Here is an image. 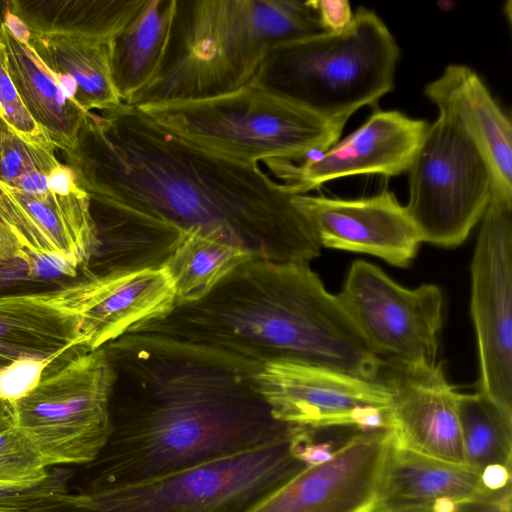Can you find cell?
<instances>
[{"label": "cell", "mask_w": 512, "mask_h": 512, "mask_svg": "<svg viewBox=\"0 0 512 512\" xmlns=\"http://www.w3.org/2000/svg\"><path fill=\"white\" fill-rule=\"evenodd\" d=\"M64 156L90 197L99 275L162 268L190 231L276 263L320 255L292 195L258 164L194 146L132 105L89 112Z\"/></svg>", "instance_id": "6da1fadb"}, {"label": "cell", "mask_w": 512, "mask_h": 512, "mask_svg": "<svg viewBox=\"0 0 512 512\" xmlns=\"http://www.w3.org/2000/svg\"><path fill=\"white\" fill-rule=\"evenodd\" d=\"M114 369L109 438L79 491L137 484L292 434L260 395L262 365L223 351L126 333L104 345Z\"/></svg>", "instance_id": "7a4b0ae2"}, {"label": "cell", "mask_w": 512, "mask_h": 512, "mask_svg": "<svg viewBox=\"0 0 512 512\" xmlns=\"http://www.w3.org/2000/svg\"><path fill=\"white\" fill-rule=\"evenodd\" d=\"M127 333L211 348L260 365L289 361L379 382L383 365L307 263L251 258L198 301Z\"/></svg>", "instance_id": "3957f363"}, {"label": "cell", "mask_w": 512, "mask_h": 512, "mask_svg": "<svg viewBox=\"0 0 512 512\" xmlns=\"http://www.w3.org/2000/svg\"><path fill=\"white\" fill-rule=\"evenodd\" d=\"M324 32L311 0H177L162 65L127 105L233 92L253 81L273 46Z\"/></svg>", "instance_id": "277c9868"}, {"label": "cell", "mask_w": 512, "mask_h": 512, "mask_svg": "<svg viewBox=\"0 0 512 512\" xmlns=\"http://www.w3.org/2000/svg\"><path fill=\"white\" fill-rule=\"evenodd\" d=\"M399 58L397 41L383 20L358 7L344 30L273 46L253 81L345 125L358 109L393 89Z\"/></svg>", "instance_id": "5b68a950"}, {"label": "cell", "mask_w": 512, "mask_h": 512, "mask_svg": "<svg viewBox=\"0 0 512 512\" xmlns=\"http://www.w3.org/2000/svg\"><path fill=\"white\" fill-rule=\"evenodd\" d=\"M136 108L186 142L244 164L322 153L339 140L345 126L255 81L211 98Z\"/></svg>", "instance_id": "8992f818"}, {"label": "cell", "mask_w": 512, "mask_h": 512, "mask_svg": "<svg viewBox=\"0 0 512 512\" xmlns=\"http://www.w3.org/2000/svg\"><path fill=\"white\" fill-rule=\"evenodd\" d=\"M305 430L137 484L66 492L29 512H251L306 468Z\"/></svg>", "instance_id": "52a82bcc"}, {"label": "cell", "mask_w": 512, "mask_h": 512, "mask_svg": "<svg viewBox=\"0 0 512 512\" xmlns=\"http://www.w3.org/2000/svg\"><path fill=\"white\" fill-rule=\"evenodd\" d=\"M115 373L106 349H74L53 360L39 383L12 402L15 426L50 469L91 463L110 432Z\"/></svg>", "instance_id": "ba28073f"}, {"label": "cell", "mask_w": 512, "mask_h": 512, "mask_svg": "<svg viewBox=\"0 0 512 512\" xmlns=\"http://www.w3.org/2000/svg\"><path fill=\"white\" fill-rule=\"evenodd\" d=\"M407 174L405 208L421 241L441 247L463 243L492 195L489 166L473 142L438 115Z\"/></svg>", "instance_id": "9c48e42d"}, {"label": "cell", "mask_w": 512, "mask_h": 512, "mask_svg": "<svg viewBox=\"0 0 512 512\" xmlns=\"http://www.w3.org/2000/svg\"><path fill=\"white\" fill-rule=\"evenodd\" d=\"M371 350L404 367L434 366L443 294L434 284L407 289L372 263H352L337 294Z\"/></svg>", "instance_id": "30bf717a"}, {"label": "cell", "mask_w": 512, "mask_h": 512, "mask_svg": "<svg viewBox=\"0 0 512 512\" xmlns=\"http://www.w3.org/2000/svg\"><path fill=\"white\" fill-rule=\"evenodd\" d=\"M478 391L512 415V200L492 192L471 261Z\"/></svg>", "instance_id": "8fae6325"}, {"label": "cell", "mask_w": 512, "mask_h": 512, "mask_svg": "<svg viewBox=\"0 0 512 512\" xmlns=\"http://www.w3.org/2000/svg\"><path fill=\"white\" fill-rule=\"evenodd\" d=\"M255 382L278 421L308 428L393 430L391 395L380 382L289 361L262 365Z\"/></svg>", "instance_id": "7c38bea8"}, {"label": "cell", "mask_w": 512, "mask_h": 512, "mask_svg": "<svg viewBox=\"0 0 512 512\" xmlns=\"http://www.w3.org/2000/svg\"><path fill=\"white\" fill-rule=\"evenodd\" d=\"M429 124L397 110H376L356 130L326 151L291 161L269 158L267 167L289 195L307 194L331 180L407 173Z\"/></svg>", "instance_id": "4fadbf2b"}, {"label": "cell", "mask_w": 512, "mask_h": 512, "mask_svg": "<svg viewBox=\"0 0 512 512\" xmlns=\"http://www.w3.org/2000/svg\"><path fill=\"white\" fill-rule=\"evenodd\" d=\"M392 431L355 430L322 463L306 467L251 512H372Z\"/></svg>", "instance_id": "5bb4252c"}, {"label": "cell", "mask_w": 512, "mask_h": 512, "mask_svg": "<svg viewBox=\"0 0 512 512\" xmlns=\"http://www.w3.org/2000/svg\"><path fill=\"white\" fill-rule=\"evenodd\" d=\"M292 201L322 247L366 253L407 267L422 242L405 206L388 189L358 199L301 194Z\"/></svg>", "instance_id": "9a60e30c"}, {"label": "cell", "mask_w": 512, "mask_h": 512, "mask_svg": "<svg viewBox=\"0 0 512 512\" xmlns=\"http://www.w3.org/2000/svg\"><path fill=\"white\" fill-rule=\"evenodd\" d=\"M379 381L391 395L392 433L397 444L466 465L457 409L459 392L440 363L404 367L384 361Z\"/></svg>", "instance_id": "2e32d148"}, {"label": "cell", "mask_w": 512, "mask_h": 512, "mask_svg": "<svg viewBox=\"0 0 512 512\" xmlns=\"http://www.w3.org/2000/svg\"><path fill=\"white\" fill-rule=\"evenodd\" d=\"M82 348L92 351L158 318L175 306L173 282L164 268L92 275L77 281Z\"/></svg>", "instance_id": "e0dca14e"}, {"label": "cell", "mask_w": 512, "mask_h": 512, "mask_svg": "<svg viewBox=\"0 0 512 512\" xmlns=\"http://www.w3.org/2000/svg\"><path fill=\"white\" fill-rule=\"evenodd\" d=\"M426 97L441 115L461 130L486 160L492 192L512 200V124L472 68L447 65L426 84Z\"/></svg>", "instance_id": "ac0fdd59"}, {"label": "cell", "mask_w": 512, "mask_h": 512, "mask_svg": "<svg viewBox=\"0 0 512 512\" xmlns=\"http://www.w3.org/2000/svg\"><path fill=\"white\" fill-rule=\"evenodd\" d=\"M0 221L22 248L58 256L85 270L98 240L86 191L36 197L0 181Z\"/></svg>", "instance_id": "d6986e66"}, {"label": "cell", "mask_w": 512, "mask_h": 512, "mask_svg": "<svg viewBox=\"0 0 512 512\" xmlns=\"http://www.w3.org/2000/svg\"><path fill=\"white\" fill-rule=\"evenodd\" d=\"M77 281L58 290L0 297V369L25 359L53 361L82 348Z\"/></svg>", "instance_id": "ffe728a7"}, {"label": "cell", "mask_w": 512, "mask_h": 512, "mask_svg": "<svg viewBox=\"0 0 512 512\" xmlns=\"http://www.w3.org/2000/svg\"><path fill=\"white\" fill-rule=\"evenodd\" d=\"M479 471L431 457L397 444L394 439L386 458L372 512H409L440 502H491Z\"/></svg>", "instance_id": "44dd1931"}, {"label": "cell", "mask_w": 512, "mask_h": 512, "mask_svg": "<svg viewBox=\"0 0 512 512\" xmlns=\"http://www.w3.org/2000/svg\"><path fill=\"white\" fill-rule=\"evenodd\" d=\"M0 41L8 73L29 115L55 148L70 152L89 112L66 93L35 51L15 39L4 24Z\"/></svg>", "instance_id": "7402d4cb"}, {"label": "cell", "mask_w": 512, "mask_h": 512, "mask_svg": "<svg viewBox=\"0 0 512 512\" xmlns=\"http://www.w3.org/2000/svg\"><path fill=\"white\" fill-rule=\"evenodd\" d=\"M177 0H145L129 23L108 42L112 80L129 104L158 73L168 47Z\"/></svg>", "instance_id": "603a6c76"}, {"label": "cell", "mask_w": 512, "mask_h": 512, "mask_svg": "<svg viewBox=\"0 0 512 512\" xmlns=\"http://www.w3.org/2000/svg\"><path fill=\"white\" fill-rule=\"evenodd\" d=\"M108 42L32 34L29 46L66 93L92 112L122 103L112 80Z\"/></svg>", "instance_id": "cb8c5ba5"}, {"label": "cell", "mask_w": 512, "mask_h": 512, "mask_svg": "<svg viewBox=\"0 0 512 512\" xmlns=\"http://www.w3.org/2000/svg\"><path fill=\"white\" fill-rule=\"evenodd\" d=\"M145 0H11L32 34L108 42Z\"/></svg>", "instance_id": "d4e9b609"}, {"label": "cell", "mask_w": 512, "mask_h": 512, "mask_svg": "<svg viewBox=\"0 0 512 512\" xmlns=\"http://www.w3.org/2000/svg\"><path fill=\"white\" fill-rule=\"evenodd\" d=\"M254 258L244 249L198 231L187 233L163 265L175 290V305L206 296L227 274Z\"/></svg>", "instance_id": "484cf974"}, {"label": "cell", "mask_w": 512, "mask_h": 512, "mask_svg": "<svg viewBox=\"0 0 512 512\" xmlns=\"http://www.w3.org/2000/svg\"><path fill=\"white\" fill-rule=\"evenodd\" d=\"M457 409L466 465H512V415L478 390L459 393Z\"/></svg>", "instance_id": "4316f807"}, {"label": "cell", "mask_w": 512, "mask_h": 512, "mask_svg": "<svg viewBox=\"0 0 512 512\" xmlns=\"http://www.w3.org/2000/svg\"><path fill=\"white\" fill-rule=\"evenodd\" d=\"M49 474L39 452L15 425L0 431V483L30 484Z\"/></svg>", "instance_id": "83f0119b"}, {"label": "cell", "mask_w": 512, "mask_h": 512, "mask_svg": "<svg viewBox=\"0 0 512 512\" xmlns=\"http://www.w3.org/2000/svg\"><path fill=\"white\" fill-rule=\"evenodd\" d=\"M55 149L53 146L29 144L8 130L0 149V181L9 185L33 170L49 172L59 162Z\"/></svg>", "instance_id": "f1b7e54d"}, {"label": "cell", "mask_w": 512, "mask_h": 512, "mask_svg": "<svg viewBox=\"0 0 512 512\" xmlns=\"http://www.w3.org/2000/svg\"><path fill=\"white\" fill-rule=\"evenodd\" d=\"M71 471L50 470L43 480L30 484L0 483V512H29L47 501L68 492Z\"/></svg>", "instance_id": "f546056e"}, {"label": "cell", "mask_w": 512, "mask_h": 512, "mask_svg": "<svg viewBox=\"0 0 512 512\" xmlns=\"http://www.w3.org/2000/svg\"><path fill=\"white\" fill-rule=\"evenodd\" d=\"M0 119L11 132L32 145L53 146L24 107L8 73L0 41ZM54 147V146H53Z\"/></svg>", "instance_id": "4dcf8cb0"}, {"label": "cell", "mask_w": 512, "mask_h": 512, "mask_svg": "<svg viewBox=\"0 0 512 512\" xmlns=\"http://www.w3.org/2000/svg\"><path fill=\"white\" fill-rule=\"evenodd\" d=\"M51 362L25 359L0 369V399L12 403L27 395Z\"/></svg>", "instance_id": "1f68e13d"}, {"label": "cell", "mask_w": 512, "mask_h": 512, "mask_svg": "<svg viewBox=\"0 0 512 512\" xmlns=\"http://www.w3.org/2000/svg\"><path fill=\"white\" fill-rule=\"evenodd\" d=\"M64 287L39 281L30 269L24 248L19 256L9 260H0V297L47 292Z\"/></svg>", "instance_id": "d6a6232c"}, {"label": "cell", "mask_w": 512, "mask_h": 512, "mask_svg": "<svg viewBox=\"0 0 512 512\" xmlns=\"http://www.w3.org/2000/svg\"><path fill=\"white\" fill-rule=\"evenodd\" d=\"M319 21L326 32L344 30L353 19V11L347 0H311Z\"/></svg>", "instance_id": "836d02e7"}, {"label": "cell", "mask_w": 512, "mask_h": 512, "mask_svg": "<svg viewBox=\"0 0 512 512\" xmlns=\"http://www.w3.org/2000/svg\"><path fill=\"white\" fill-rule=\"evenodd\" d=\"M511 466L493 464L484 467L480 473V481L484 491L493 499H501L511 493Z\"/></svg>", "instance_id": "e575fe53"}, {"label": "cell", "mask_w": 512, "mask_h": 512, "mask_svg": "<svg viewBox=\"0 0 512 512\" xmlns=\"http://www.w3.org/2000/svg\"><path fill=\"white\" fill-rule=\"evenodd\" d=\"M485 502L453 503L440 502L427 508L417 509L409 512H484Z\"/></svg>", "instance_id": "d590c367"}, {"label": "cell", "mask_w": 512, "mask_h": 512, "mask_svg": "<svg viewBox=\"0 0 512 512\" xmlns=\"http://www.w3.org/2000/svg\"><path fill=\"white\" fill-rule=\"evenodd\" d=\"M23 248L13 234L0 221V260H9L19 256Z\"/></svg>", "instance_id": "8d00e7d4"}, {"label": "cell", "mask_w": 512, "mask_h": 512, "mask_svg": "<svg viewBox=\"0 0 512 512\" xmlns=\"http://www.w3.org/2000/svg\"><path fill=\"white\" fill-rule=\"evenodd\" d=\"M4 25L15 39L22 44L29 45L32 35L31 31L18 16L10 11V9L6 14Z\"/></svg>", "instance_id": "74e56055"}, {"label": "cell", "mask_w": 512, "mask_h": 512, "mask_svg": "<svg viewBox=\"0 0 512 512\" xmlns=\"http://www.w3.org/2000/svg\"><path fill=\"white\" fill-rule=\"evenodd\" d=\"M15 425L12 403L0 399V431Z\"/></svg>", "instance_id": "f35d334b"}, {"label": "cell", "mask_w": 512, "mask_h": 512, "mask_svg": "<svg viewBox=\"0 0 512 512\" xmlns=\"http://www.w3.org/2000/svg\"><path fill=\"white\" fill-rule=\"evenodd\" d=\"M511 497L512 495H509L496 501L485 502L484 512H511Z\"/></svg>", "instance_id": "ab89813d"}, {"label": "cell", "mask_w": 512, "mask_h": 512, "mask_svg": "<svg viewBox=\"0 0 512 512\" xmlns=\"http://www.w3.org/2000/svg\"><path fill=\"white\" fill-rule=\"evenodd\" d=\"M10 9V1L0 0V26L4 24L7 12Z\"/></svg>", "instance_id": "60d3db41"}, {"label": "cell", "mask_w": 512, "mask_h": 512, "mask_svg": "<svg viewBox=\"0 0 512 512\" xmlns=\"http://www.w3.org/2000/svg\"><path fill=\"white\" fill-rule=\"evenodd\" d=\"M9 130V128L5 125V123L0 119V149L2 140L4 138L5 133Z\"/></svg>", "instance_id": "b9f144b4"}]
</instances>
